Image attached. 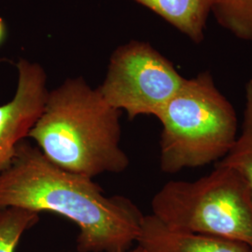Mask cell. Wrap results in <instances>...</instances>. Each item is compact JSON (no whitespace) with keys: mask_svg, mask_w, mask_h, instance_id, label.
<instances>
[{"mask_svg":"<svg viewBox=\"0 0 252 252\" xmlns=\"http://www.w3.org/2000/svg\"><path fill=\"white\" fill-rule=\"evenodd\" d=\"M7 33H8V30H7L6 23H5V21L3 19L0 17V47L2 46V44L6 40Z\"/></svg>","mask_w":252,"mask_h":252,"instance_id":"cell-12","label":"cell"},{"mask_svg":"<svg viewBox=\"0 0 252 252\" xmlns=\"http://www.w3.org/2000/svg\"><path fill=\"white\" fill-rule=\"evenodd\" d=\"M144 252V251L142 250V248L140 247V246H138L137 245V247L134 249V250H132V251H130V252Z\"/></svg>","mask_w":252,"mask_h":252,"instance_id":"cell-13","label":"cell"},{"mask_svg":"<svg viewBox=\"0 0 252 252\" xmlns=\"http://www.w3.org/2000/svg\"><path fill=\"white\" fill-rule=\"evenodd\" d=\"M212 14L236 38L252 41V0H215Z\"/></svg>","mask_w":252,"mask_h":252,"instance_id":"cell-10","label":"cell"},{"mask_svg":"<svg viewBox=\"0 0 252 252\" xmlns=\"http://www.w3.org/2000/svg\"><path fill=\"white\" fill-rule=\"evenodd\" d=\"M39 221V213L23 208L0 210V252H14L24 233Z\"/></svg>","mask_w":252,"mask_h":252,"instance_id":"cell-11","label":"cell"},{"mask_svg":"<svg viewBox=\"0 0 252 252\" xmlns=\"http://www.w3.org/2000/svg\"><path fill=\"white\" fill-rule=\"evenodd\" d=\"M15 95L0 106V174L12 162L18 145L41 116L49 94L44 68L21 59Z\"/></svg>","mask_w":252,"mask_h":252,"instance_id":"cell-6","label":"cell"},{"mask_svg":"<svg viewBox=\"0 0 252 252\" xmlns=\"http://www.w3.org/2000/svg\"><path fill=\"white\" fill-rule=\"evenodd\" d=\"M216 165L232 169L243 179L252 193V89L248 82L245 90V108L240 134L234 146Z\"/></svg>","mask_w":252,"mask_h":252,"instance_id":"cell-9","label":"cell"},{"mask_svg":"<svg viewBox=\"0 0 252 252\" xmlns=\"http://www.w3.org/2000/svg\"><path fill=\"white\" fill-rule=\"evenodd\" d=\"M9 207L71 220L79 228V252H127L144 219L130 199L107 196L93 179L57 166L25 140L0 174V210Z\"/></svg>","mask_w":252,"mask_h":252,"instance_id":"cell-1","label":"cell"},{"mask_svg":"<svg viewBox=\"0 0 252 252\" xmlns=\"http://www.w3.org/2000/svg\"><path fill=\"white\" fill-rule=\"evenodd\" d=\"M136 242L144 252H252L239 241L172 229L153 214L144 216Z\"/></svg>","mask_w":252,"mask_h":252,"instance_id":"cell-7","label":"cell"},{"mask_svg":"<svg viewBox=\"0 0 252 252\" xmlns=\"http://www.w3.org/2000/svg\"><path fill=\"white\" fill-rule=\"evenodd\" d=\"M156 118L162 125L160 165L166 174L219 162L238 135L234 107L209 71L185 78Z\"/></svg>","mask_w":252,"mask_h":252,"instance_id":"cell-3","label":"cell"},{"mask_svg":"<svg viewBox=\"0 0 252 252\" xmlns=\"http://www.w3.org/2000/svg\"><path fill=\"white\" fill-rule=\"evenodd\" d=\"M152 10L194 43L205 38L215 0H134Z\"/></svg>","mask_w":252,"mask_h":252,"instance_id":"cell-8","label":"cell"},{"mask_svg":"<svg viewBox=\"0 0 252 252\" xmlns=\"http://www.w3.org/2000/svg\"><path fill=\"white\" fill-rule=\"evenodd\" d=\"M184 81L171 61L150 43L132 40L110 56L97 90L109 106L125 110L129 120L157 117Z\"/></svg>","mask_w":252,"mask_h":252,"instance_id":"cell-5","label":"cell"},{"mask_svg":"<svg viewBox=\"0 0 252 252\" xmlns=\"http://www.w3.org/2000/svg\"><path fill=\"white\" fill-rule=\"evenodd\" d=\"M249 83L251 84V86H252V80H251V81H249Z\"/></svg>","mask_w":252,"mask_h":252,"instance_id":"cell-14","label":"cell"},{"mask_svg":"<svg viewBox=\"0 0 252 252\" xmlns=\"http://www.w3.org/2000/svg\"><path fill=\"white\" fill-rule=\"evenodd\" d=\"M121 111L81 77L49 91L45 108L28 137L57 166L94 179L122 173L129 158L121 148Z\"/></svg>","mask_w":252,"mask_h":252,"instance_id":"cell-2","label":"cell"},{"mask_svg":"<svg viewBox=\"0 0 252 252\" xmlns=\"http://www.w3.org/2000/svg\"><path fill=\"white\" fill-rule=\"evenodd\" d=\"M153 215L172 229L209 234L252 248V193L230 168L216 165L193 181L173 180L152 201Z\"/></svg>","mask_w":252,"mask_h":252,"instance_id":"cell-4","label":"cell"}]
</instances>
